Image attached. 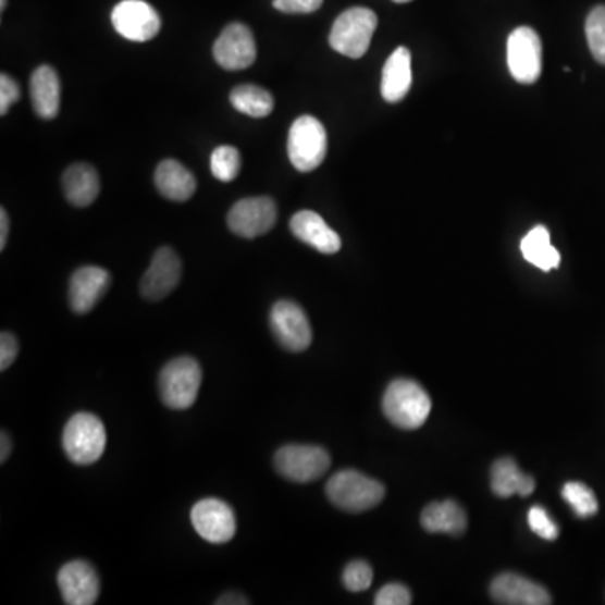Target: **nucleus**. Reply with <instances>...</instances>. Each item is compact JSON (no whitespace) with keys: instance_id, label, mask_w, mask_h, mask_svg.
<instances>
[{"instance_id":"1","label":"nucleus","mask_w":605,"mask_h":605,"mask_svg":"<svg viewBox=\"0 0 605 605\" xmlns=\"http://www.w3.org/2000/svg\"><path fill=\"white\" fill-rule=\"evenodd\" d=\"M431 397L418 382L397 379L388 385L382 399V409L385 418L395 428L412 429L421 428L428 421L431 413Z\"/></svg>"},{"instance_id":"2","label":"nucleus","mask_w":605,"mask_h":605,"mask_svg":"<svg viewBox=\"0 0 605 605\" xmlns=\"http://www.w3.org/2000/svg\"><path fill=\"white\" fill-rule=\"evenodd\" d=\"M326 496L336 508L348 514H362L385 498L384 484L355 469L336 472L326 483Z\"/></svg>"},{"instance_id":"3","label":"nucleus","mask_w":605,"mask_h":605,"mask_svg":"<svg viewBox=\"0 0 605 605\" xmlns=\"http://www.w3.org/2000/svg\"><path fill=\"white\" fill-rule=\"evenodd\" d=\"M63 447L74 465L89 466L97 462L107 447L103 422L95 413H74L64 428Z\"/></svg>"},{"instance_id":"4","label":"nucleus","mask_w":605,"mask_h":605,"mask_svg":"<svg viewBox=\"0 0 605 605\" xmlns=\"http://www.w3.org/2000/svg\"><path fill=\"white\" fill-rule=\"evenodd\" d=\"M376 14L367 8H351L339 14L330 30V46L351 60L362 58L369 51L376 29Z\"/></svg>"},{"instance_id":"5","label":"nucleus","mask_w":605,"mask_h":605,"mask_svg":"<svg viewBox=\"0 0 605 605\" xmlns=\"http://www.w3.org/2000/svg\"><path fill=\"white\" fill-rule=\"evenodd\" d=\"M200 382H202V370L197 360L193 357L174 358L160 372V397L170 409H188L197 400Z\"/></svg>"},{"instance_id":"6","label":"nucleus","mask_w":605,"mask_h":605,"mask_svg":"<svg viewBox=\"0 0 605 605\" xmlns=\"http://www.w3.org/2000/svg\"><path fill=\"white\" fill-rule=\"evenodd\" d=\"M325 126L314 116H299L288 134V157L299 172H311L323 163L326 157Z\"/></svg>"},{"instance_id":"7","label":"nucleus","mask_w":605,"mask_h":605,"mask_svg":"<svg viewBox=\"0 0 605 605\" xmlns=\"http://www.w3.org/2000/svg\"><path fill=\"white\" fill-rule=\"evenodd\" d=\"M332 458L323 447L289 444L274 454V468L281 477L295 483L320 480L330 469Z\"/></svg>"},{"instance_id":"8","label":"nucleus","mask_w":605,"mask_h":605,"mask_svg":"<svg viewBox=\"0 0 605 605\" xmlns=\"http://www.w3.org/2000/svg\"><path fill=\"white\" fill-rule=\"evenodd\" d=\"M509 73L521 85H533L542 74V41L532 27H517L506 45Z\"/></svg>"},{"instance_id":"9","label":"nucleus","mask_w":605,"mask_h":605,"mask_svg":"<svg viewBox=\"0 0 605 605\" xmlns=\"http://www.w3.org/2000/svg\"><path fill=\"white\" fill-rule=\"evenodd\" d=\"M271 330L281 347L293 354L307 350L313 339L310 321L299 305L289 299L274 302L270 314Z\"/></svg>"},{"instance_id":"10","label":"nucleus","mask_w":605,"mask_h":605,"mask_svg":"<svg viewBox=\"0 0 605 605\" xmlns=\"http://www.w3.org/2000/svg\"><path fill=\"white\" fill-rule=\"evenodd\" d=\"M276 219V203L271 197H248L234 203L227 214V225L236 236L255 239L270 233Z\"/></svg>"},{"instance_id":"11","label":"nucleus","mask_w":605,"mask_h":605,"mask_svg":"<svg viewBox=\"0 0 605 605\" xmlns=\"http://www.w3.org/2000/svg\"><path fill=\"white\" fill-rule=\"evenodd\" d=\"M111 24L128 41L147 42L160 33L162 21L145 0H122L111 12Z\"/></svg>"},{"instance_id":"12","label":"nucleus","mask_w":605,"mask_h":605,"mask_svg":"<svg viewBox=\"0 0 605 605\" xmlns=\"http://www.w3.org/2000/svg\"><path fill=\"white\" fill-rule=\"evenodd\" d=\"M190 521L196 532L206 542L222 545L231 542L236 535V515L227 503L221 499L207 498L194 505Z\"/></svg>"},{"instance_id":"13","label":"nucleus","mask_w":605,"mask_h":605,"mask_svg":"<svg viewBox=\"0 0 605 605\" xmlns=\"http://www.w3.org/2000/svg\"><path fill=\"white\" fill-rule=\"evenodd\" d=\"M214 60L225 71H243L252 66L258 55L255 36L248 26L233 23L219 34L214 42Z\"/></svg>"},{"instance_id":"14","label":"nucleus","mask_w":605,"mask_h":605,"mask_svg":"<svg viewBox=\"0 0 605 605\" xmlns=\"http://www.w3.org/2000/svg\"><path fill=\"white\" fill-rule=\"evenodd\" d=\"M182 262L172 248H160L140 281V293L148 301H160L177 288Z\"/></svg>"},{"instance_id":"15","label":"nucleus","mask_w":605,"mask_h":605,"mask_svg":"<svg viewBox=\"0 0 605 605\" xmlns=\"http://www.w3.org/2000/svg\"><path fill=\"white\" fill-rule=\"evenodd\" d=\"M58 585L67 605H91L100 595V577L85 560L64 565L58 573Z\"/></svg>"},{"instance_id":"16","label":"nucleus","mask_w":605,"mask_h":605,"mask_svg":"<svg viewBox=\"0 0 605 605\" xmlns=\"http://www.w3.org/2000/svg\"><path fill=\"white\" fill-rule=\"evenodd\" d=\"M110 273L103 268L85 267L74 271L70 281L71 310L78 314L89 313L110 288Z\"/></svg>"},{"instance_id":"17","label":"nucleus","mask_w":605,"mask_h":605,"mask_svg":"<svg viewBox=\"0 0 605 605\" xmlns=\"http://www.w3.org/2000/svg\"><path fill=\"white\" fill-rule=\"evenodd\" d=\"M491 597L505 605H551L552 597L546 589L533 580L517 573H502L491 582Z\"/></svg>"},{"instance_id":"18","label":"nucleus","mask_w":605,"mask_h":605,"mask_svg":"<svg viewBox=\"0 0 605 605\" xmlns=\"http://www.w3.org/2000/svg\"><path fill=\"white\" fill-rule=\"evenodd\" d=\"M289 230L301 243L323 255H335L342 248L338 234L313 211H299L289 221Z\"/></svg>"},{"instance_id":"19","label":"nucleus","mask_w":605,"mask_h":605,"mask_svg":"<svg viewBox=\"0 0 605 605\" xmlns=\"http://www.w3.org/2000/svg\"><path fill=\"white\" fill-rule=\"evenodd\" d=\"M30 103L37 116L55 119L61 108V82L54 67L39 66L30 74Z\"/></svg>"},{"instance_id":"20","label":"nucleus","mask_w":605,"mask_h":605,"mask_svg":"<svg viewBox=\"0 0 605 605\" xmlns=\"http://www.w3.org/2000/svg\"><path fill=\"white\" fill-rule=\"evenodd\" d=\"M159 193L174 202H185L196 194L197 181L187 166L177 160H163L156 170Z\"/></svg>"},{"instance_id":"21","label":"nucleus","mask_w":605,"mask_h":605,"mask_svg":"<svg viewBox=\"0 0 605 605\" xmlns=\"http://www.w3.org/2000/svg\"><path fill=\"white\" fill-rule=\"evenodd\" d=\"M412 85L410 52L407 48H397L392 52L384 71H382V97L388 103H399Z\"/></svg>"},{"instance_id":"22","label":"nucleus","mask_w":605,"mask_h":605,"mask_svg":"<svg viewBox=\"0 0 605 605\" xmlns=\"http://www.w3.org/2000/svg\"><path fill=\"white\" fill-rule=\"evenodd\" d=\"M63 190L67 202L74 207H88L100 194V177L95 166L74 163L63 175Z\"/></svg>"},{"instance_id":"23","label":"nucleus","mask_w":605,"mask_h":605,"mask_svg":"<svg viewBox=\"0 0 605 605\" xmlns=\"http://www.w3.org/2000/svg\"><path fill=\"white\" fill-rule=\"evenodd\" d=\"M535 487L533 477L523 474L511 458L498 459L491 468V490L498 498H509L514 495L527 498Z\"/></svg>"},{"instance_id":"24","label":"nucleus","mask_w":605,"mask_h":605,"mask_svg":"<svg viewBox=\"0 0 605 605\" xmlns=\"http://www.w3.org/2000/svg\"><path fill=\"white\" fill-rule=\"evenodd\" d=\"M421 524L429 533L461 535L468 528V517L458 503L447 499L425 506L421 515Z\"/></svg>"},{"instance_id":"25","label":"nucleus","mask_w":605,"mask_h":605,"mask_svg":"<svg viewBox=\"0 0 605 605\" xmlns=\"http://www.w3.org/2000/svg\"><path fill=\"white\" fill-rule=\"evenodd\" d=\"M521 255L539 270H557L560 267V252L552 246L551 233L545 225H536L520 243Z\"/></svg>"},{"instance_id":"26","label":"nucleus","mask_w":605,"mask_h":605,"mask_svg":"<svg viewBox=\"0 0 605 605\" xmlns=\"http://www.w3.org/2000/svg\"><path fill=\"white\" fill-rule=\"evenodd\" d=\"M231 104L243 115L264 119L274 110V98L261 86L240 85L231 91Z\"/></svg>"},{"instance_id":"27","label":"nucleus","mask_w":605,"mask_h":605,"mask_svg":"<svg viewBox=\"0 0 605 605\" xmlns=\"http://www.w3.org/2000/svg\"><path fill=\"white\" fill-rule=\"evenodd\" d=\"M561 496H564L565 502L569 503L570 508L576 511L579 518H591L598 511V503L594 491L583 483L570 481L561 490Z\"/></svg>"},{"instance_id":"28","label":"nucleus","mask_w":605,"mask_h":605,"mask_svg":"<svg viewBox=\"0 0 605 605\" xmlns=\"http://www.w3.org/2000/svg\"><path fill=\"white\" fill-rule=\"evenodd\" d=\"M240 156L237 148L222 145L211 156V172L218 181L233 182L239 175Z\"/></svg>"},{"instance_id":"29","label":"nucleus","mask_w":605,"mask_h":605,"mask_svg":"<svg viewBox=\"0 0 605 605\" xmlns=\"http://www.w3.org/2000/svg\"><path fill=\"white\" fill-rule=\"evenodd\" d=\"M585 36L595 61L605 66V5L592 9L585 21Z\"/></svg>"},{"instance_id":"30","label":"nucleus","mask_w":605,"mask_h":605,"mask_svg":"<svg viewBox=\"0 0 605 605\" xmlns=\"http://www.w3.org/2000/svg\"><path fill=\"white\" fill-rule=\"evenodd\" d=\"M344 585L350 592H363L372 585L373 570L367 561L354 560L345 567Z\"/></svg>"},{"instance_id":"31","label":"nucleus","mask_w":605,"mask_h":605,"mask_svg":"<svg viewBox=\"0 0 605 605\" xmlns=\"http://www.w3.org/2000/svg\"><path fill=\"white\" fill-rule=\"evenodd\" d=\"M528 524L532 528L533 533H536L540 539L548 540V542L557 540L558 533H560L551 515L546 514L542 506L530 508V511H528Z\"/></svg>"},{"instance_id":"32","label":"nucleus","mask_w":605,"mask_h":605,"mask_svg":"<svg viewBox=\"0 0 605 605\" xmlns=\"http://www.w3.org/2000/svg\"><path fill=\"white\" fill-rule=\"evenodd\" d=\"M412 594L403 583H387L381 591L376 592L375 605H409Z\"/></svg>"},{"instance_id":"33","label":"nucleus","mask_w":605,"mask_h":605,"mask_svg":"<svg viewBox=\"0 0 605 605\" xmlns=\"http://www.w3.org/2000/svg\"><path fill=\"white\" fill-rule=\"evenodd\" d=\"M21 100V89L9 74H0V115H8L12 104Z\"/></svg>"},{"instance_id":"34","label":"nucleus","mask_w":605,"mask_h":605,"mask_svg":"<svg viewBox=\"0 0 605 605\" xmlns=\"http://www.w3.org/2000/svg\"><path fill=\"white\" fill-rule=\"evenodd\" d=\"M323 4V0H274V9L285 14H311Z\"/></svg>"},{"instance_id":"35","label":"nucleus","mask_w":605,"mask_h":605,"mask_svg":"<svg viewBox=\"0 0 605 605\" xmlns=\"http://www.w3.org/2000/svg\"><path fill=\"white\" fill-rule=\"evenodd\" d=\"M18 354V344L15 336L9 332L0 335V370H8L14 363Z\"/></svg>"},{"instance_id":"36","label":"nucleus","mask_w":605,"mask_h":605,"mask_svg":"<svg viewBox=\"0 0 605 605\" xmlns=\"http://www.w3.org/2000/svg\"><path fill=\"white\" fill-rule=\"evenodd\" d=\"M9 237V215L5 209H0V251H4Z\"/></svg>"},{"instance_id":"37","label":"nucleus","mask_w":605,"mask_h":605,"mask_svg":"<svg viewBox=\"0 0 605 605\" xmlns=\"http://www.w3.org/2000/svg\"><path fill=\"white\" fill-rule=\"evenodd\" d=\"M218 605H246L249 604L248 598L243 597L239 594H225L222 597H219V601L215 602Z\"/></svg>"},{"instance_id":"38","label":"nucleus","mask_w":605,"mask_h":605,"mask_svg":"<svg viewBox=\"0 0 605 605\" xmlns=\"http://www.w3.org/2000/svg\"><path fill=\"white\" fill-rule=\"evenodd\" d=\"M0 443H2V447H0V461L5 462L8 461L9 456H11L12 450L11 437H9L8 432L2 431Z\"/></svg>"},{"instance_id":"39","label":"nucleus","mask_w":605,"mask_h":605,"mask_svg":"<svg viewBox=\"0 0 605 605\" xmlns=\"http://www.w3.org/2000/svg\"><path fill=\"white\" fill-rule=\"evenodd\" d=\"M5 5H8V0H2V2H0V9H2V12L5 11Z\"/></svg>"},{"instance_id":"40","label":"nucleus","mask_w":605,"mask_h":605,"mask_svg":"<svg viewBox=\"0 0 605 605\" xmlns=\"http://www.w3.org/2000/svg\"><path fill=\"white\" fill-rule=\"evenodd\" d=\"M397 4H406V2H410V0H394Z\"/></svg>"}]
</instances>
